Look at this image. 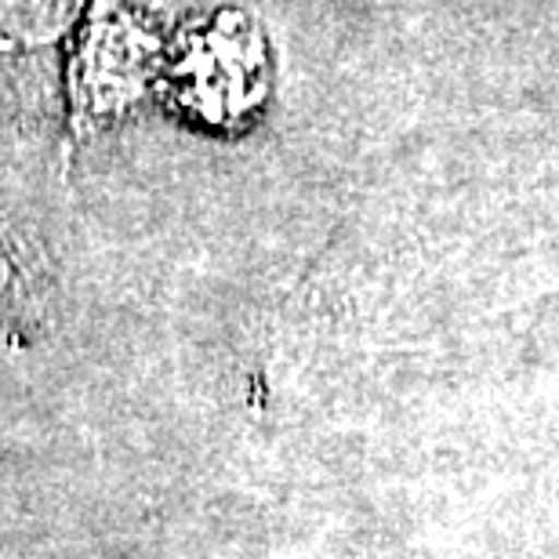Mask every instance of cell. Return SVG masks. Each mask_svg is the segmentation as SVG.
<instances>
[{
    "mask_svg": "<svg viewBox=\"0 0 559 559\" xmlns=\"http://www.w3.org/2000/svg\"><path fill=\"white\" fill-rule=\"evenodd\" d=\"M19 306H22V273H19L15 254H11L4 229H0V312L19 309Z\"/></svg>",
    "mask_w": 559,
    "mask_h": 559,
    "instance_id": "1",
    "label": "cell"
},
{
    "mask_svg": "<svg viewBox=\"0 0 559 559\" xmlns=\"http://www.w3.org/2000/svg\"><path fill=\"white\" fill-rule=\"evenodd\" d=\"M407 559H421V556H407Z\"/></svg>",
    "mask_w": 559,
    "mask_h": 559,
    "instance_id": "2",
    "label": "cell"
}]
</instances>
